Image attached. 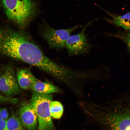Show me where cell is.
<instances>
[{
	"label": "cell",
	"instance_id": "obj_1",
	"mask_svg": "<svg viewBox=\"0 0 130 130\" xmlns=\"http://www.w3.org/2000/svg\"><path fill=\"white\" fill-rule=\"evenodd\" d=\"M10 58L36 67L59 79L65 73V67L46 56L24 31L14 30Z\"/></svg>",
	"mask_w": 130,
	"mask_h": 130
},
{
	"label": "cell",
	"instance_id": "obj_2",
	"mask_svg": "<svg viewBox=\"0 0 130 130\" xmlns=\"http://www.w3.org/2000/svg\"><path fill=\"white\" fill-rule=\"evenodd\" d=\"M8 18L21 28H24L35 15V3L32 0H1Z\"/></svg>",
	"mask_w": 130,
	"mask_h": 130
},
{
	"label": "cell",
	"instance_id": "obj_3",
	"mask_svg": "<svg viewBox=\"0 0 130 130\" xmlns=\"http://www.w3.org/2000/svg\"><path fill=\"white\" fill-rule=\"evenodd\" d=\"M52 98L51 94H42L33 92L29 102L37 117V130H55L50 110Z\"/></svg>",
	"mask_w": 130,
	"mask_h": 130
},
{
	"label": "cell",
	"instance_id": "obj_4",
	"mask_svg": "<svg viewBox=\"0 0 130 130\" xmlns=\"http://www.w3.org/2000/svg\"><path fill=\"white\" fill-rule=\"evenodd\" d=\"M104 117L111 130H130V98L115 102Z\"/></svg>",
	"mask_w": 130,
	"mask_h": 130
},
{
	"label": "cell",
	"instance_id": "obj_5",
	"mask_svg": "<svg viewBox=\"0 0 130 130\" xmlns=\"http://www.w3.org/2000/svg\"><path fill=\"white\" fill-rule=\"evenodd\" d=\"M82 27L76 25L68 29H55L47 26L43 29L42 34L50 48L61 50L65 48L66 42L72 33Z\"/></svg>",
	"mask_w": 130,
	"mask_h": 130
},
{
	"label": "cell",
	"instance_id": "obj_6",
	"mask_svg": "<svg viewBox=\"0 0 130 130\" xmlns=\"http://www.w3.org/2000/svg\"><path fill=\"white\" fill-rule=\"evenodd\" d=\"M91 23V21L86 24L80 32L70 36L67 39L65 43V48L69 56L89 52L91 46L89 42L85 32L87 28Z\"/></svg>",
	"mask_w": 130,
	"mask_h": 130
},
{
	"label": "cell",
	"instance_id": "obj_7",
	"mask_svg": "<svg viewBox=\"0 0 130 130\" xmlns=\"http://www.w3.org/2000/svg\"><path fill=\"white\" fill-rule=\"evenodd\" d=\"M14 71L11 66H8L2 73L0 78V91L7 96L16 95L20 89Z\"/></svg>",
	"mask_w": 130,
	"mask_h": 130
},
{
	"label": "cell",
	"instance_id": "obj_8",
	"mask_svg": "<svg viewBox=\"0 0 130 130\" xmlns=\"http://www.w3.org/2000/svg\"><path fill=\"white\" fill-rule=\"evenodd\" d=\"M18 117L22 125L28 130H37L38 123L36 114L29 102H25L20 107Z\"/></svg>",
	"mask_w": 130,
	"mask_h": 130
},
{
	"label": "cell",
	"instance_id": "obj_9",
	"mask_svg": "<svg viewBox=\"0 0 130 130\" xmlns=\"http://www.w3.org/2000/svg\"><path fill=\"white\" fill-rule=\"evenodd\" d=\"M16 78L18 84L24 90L31 89L33 85L39 81L33 74L30 69L22 68L17 72Z\"/></svg>",
	"mask_w": 130,
	"mask_h": 130
},
{
	"label": "cell",
	"instance_id": "obj_10",
	"mask_svg": "<svg viewBox=\"0 0 130 130\" xmlns=\"http://www.w3.org/2000/svg\"><path fill=\"white\" fill-rule=\"evenodd\" d=\"M104 11L111 17V19H105L107 21L117 26L122 27L126 30L130 31V12L118 16Z\"/></svg>",
	"mask_w": 130,
	"mask_h": 130
},
{
	"label": "cell",
	"instance_id": "obj_11",
	"mask_svg": "<svg viewBox=\"0 0 130 130\" xmlns=\"http://www.w3.org/2000/svg\"><path fill=\"white\" fill-rule=\"evenodd\" d=\"M31 90L33 92L42 94L57 93L60 91L57 87L52 84L39 80L33 85Z\"/></svg>",
	"mask_w": 130,
	"mask_h": 130
},
{
	"label": "cell",
	"instance_id": "obj_12",
	"mask_svg": "<svg viewBox=\"0 0 130 130\" xmlns=\"http://www.w3.org/2000/svg\"><path fill=\"white\" fill-rule=\"evenodd\" d=\"M50 110L52 117L56 119H59L61 117L64 111L62 104L57 101H52L51 102Z\"/></svg>",
	"mask_w": 130,
	"mask_h": 130
},
{
	"label": "cell",
	"instance_id": "obj_13",
	"mask_svg": "<svg viewBox=\"0 0 130 130\" xmlns=\"http://www.w3.org/2000/svg\"><path fill=\"white\" fill-rule=\"evenodd\" d=\"M7 125L8 130H25L18 117L13 112L7 119Z\"/></svg>",
	"mask_w": 130,
	"mask_h": 130
},
{
	"label": "cell",
	"instance_id": "obj_14",
	"mask_svg": "<svg viewBox=\"0 0 130 130\" xmlns=\"http://www.w3.org/2000/svg\"><path fill=\"white\" fill-rule=\"evenodd\" d=\"M123 41L126 44L129 52L130 53V32H126L113 34Z\"/></svg>",
	"mask_w": 130,
	"mask_h": 130
},
{
	"label": "cell",
	"instance_id": "obj_15",
	"mask_svg": "<svg viewBox=\"0 0 130 130\" xmlns=\"http://www.w3.org/2000/svg\"><path fill=\"white\" fill-rule=\"evenodd\" d=\"M18 100L10 97L0 95V102H6L16 103L18 102Z\"/></svg>",
	"mask_w": 130,
	"mask_h": 130
},
{
	"label": "cell",
	"instance_id": "obj_16",
	"mask_svg": "<svg viewBox=\"0 0 130 130\" xmlns=\"http://www.w3.org/2000/svg\"><path fill=\"white\" fill-rule=\"evenodd\" d=\"M8 114L7 109L4 108L0 107V121L7 119Z\"/></svg>",
	"mask_w": 130,
	"mask_h": 130
},
{
	"label": "cell",
	"instance_id": "obj_17",
	"mask_svg": "<svg viewBox=\"0 0 130 130\" xmlns=\"http://www.w3.org/2000/svg\"><path fill=\"white\" fill-rule=\"evenodd\" d=\"M7 119L0 121V130H8L7 125Z\"/></svg>",
	"mask_w": 130,
	"mask_h": 130
},
{
	"label": "cell",
	"instance_id": "obj_18",
	"mask_svg": "<svg viewBox=\"0 0 130 130\" xmlns=\"http://www.w3.org/2000/svg\"><path fill=\"white\" fill-rule=\"evenodd\" d=\"M2 73L0 72V78L1 75Z\"/></svg>",
	"mask_w": 130,
	"mask_h": 130
}]
</instances>
